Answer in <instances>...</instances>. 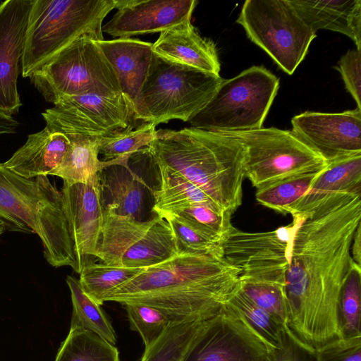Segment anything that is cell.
Instances as JSON below:
<instances>
[{
  "mask_svg": "<svg viewBox=\"0 0 361 361\" xmlns=\"http://www.w3.org/2000/svg\"><path fill=\"white\" fill-rule=\"evenodd\" d=\"M361 224V191L336 193L305 215L297 228L285 276L286 326L314 351L341 338L337 307Z\"/></svg>",
  "mask_w": 361,
  "mask_h": 361,
  "instance_id": "obj_1",
  "label": "cell"
},
{
  "mask_svg": "<svg viewBox=\"0 0 361 361\" xmlns=\"http://www.w3.org/2000/svg\"><path fill=\"white\" fill-rule=\"evenodd\" d=\"M240 270L224 257L181 251L145 268L105 299L154 307L174 323L204 321L217 314L238 283Z\"/></svg>",
  "mask_w": 361,
  "mask_h": 361,
  "instance_id": "obj_2",
  "label": "cell"
},
{
  "mask_svg": "<svg viewBox=\"0 0 361 361\" xmlns=\"http://www.w3.org/2000/svg\"><path fill=\"white\" fill-rule=\"evenodd\" d=\"M146 148L155 165L180 173L222 210L233 214L240 206L245 149L236 139L193 127L160 129Z\"/></svg>",
  "mask_w": 361,
  "mask_h": 361,
  "instance_id": "obj_3",
  "label": "cell"
},
{
  "mask_svg": "<svg viewBox=\"0 0 361 361\" xmlns=\"http://www.w3.org/2000/svg\"><path fill=\"white\" fill-rule=\"evenodd\" d=\"M0 223L5 230L37 234L49 264L78 273L62 193L47 176L26 178L0 163Z\"/></svg>",
  "mask_w": 361,
  "mask_h": 361,
  "instance_id": "obj_4",
  "label": "cell"
},
{
  "mask_svg": "<svg viewBox=\"0 0 361 361\" xmlns=\"http://www.w3.org/2000/svg\"><path fill=\"white\" fill-rule=\"evenodd\" d=\"M120 0H33L21 59L31 74L76 39L103 40L102 23Z\"/></svg>",
  "mask_w": 361,
  "mask_h": 361,
  "instance_id": "obj_5",
  "label": "cell"
},
{
  "mask_svg": "<svg viewBox=\"0 0 361 361\" xmlns=\"http://www.w3.org/2000/svg\"><path fill=\"white\" fill-rule=\"evenodd\" d=\"M279 87V78L262 66H251L223 80L212 98L188 122L214 133L259 129Z\"/></svg>",
  "mask_w": 361,
  "mask_h": 361,
  "instance_id": "obj_6",
  "label": "cell"
},
{
  "mask_svg": "<svg viewBox=\"0 0 361 361\" xmlns=\"http://www.w3.org/2000/svg\"><path fill=\"white\" fill-rule=\"evenodd\" d=\"M31 83L53 104L61 97L86 93H121L116 75L97 41L74 40L35 71Z\"/></svg>",
  "mask_w": 361,
  "mask_h": 361,
  "instance_id": "obj_7",
  "label": "cell"
},
{
  "mask_svg": "<svg viewBox=\"0 0 361 361\" xmlns=\"http://www.w3.org/2000/svg\"><path fill=\"white\" fill-rule=\"evenodd\" d=\"M223 80L154 53L142 90L147 123L188 122L210 101Z\"/></svg>",
  "mask_w": 361,
  "mask_h": 361,
  "instance_id": "obj_8",
  "label": "cell"
},
{
  "mask_svg": "<svg viewBox=\"0 0 361 361\" xmlns=\"http://www.w3.org/2000/svg\"><path fill=\"white\" fill-rule=\"evenodd\" d=\"M180 250L168 221L157 215L142 221L104 208L96 258L103 263L147 268L178 255Z\"/></svg>",
  "mask_w": 361,
  "mask_h": 361,
  "instance_id": "obj_9",
  "label": "cell"
},
{
  "mask_svg": "<svg viewBox=\"0 0 361 361\" xmlns=\"http://www.w3.org/2000/svg\"><path fill=\"white\" fill-rule=\"evenodd\" d=\"M237 23L286 73L292 75L317 37L289 0H247Z\"/></svg>",
  "mask_w": 361,
  "mask_h": 361,
  "instance_id": "obj_10",
  "label": "cell"
},
{
  "mask_svg": "<svg viewBox=\"0 0 361 361\" xmlns=\"http://www.w3.org/2000/svg\"><path fill=\"white\" fill-rule=\"evenodd\" d=\"M224 134L245 147V176L257 190L295 175L322 171L329 164L291 130L271 127Z\"/></svg>",
  "mask_w": 361,
  "mask_h": 361,
  "instance_id": "obj_11",
  "label": "cell"
},
{
  "mask_svg": "<svg viewBox=\"0 0 361 361\" xmlns=\"http://www.w3.org/2000/svg\"><path fill=\"white\" fill-rule=\"evenodd\" d=\"M305 216L274 231L250 233L234 226L223 240L224 258L240 270L238 279L285 284L295 231Z\"/></svg>",
  "mask_w": 361,
  "mask_h": 361,
  "instance_id": "obj_12",
  "label": "cell"
},
{
  "mask_svg": "<svg viewBox=\"0 0 361 361\" xmlns=\"http://www.w3.org/2000/svg\"><path fill=\"white\" fill-rule=\"evenodd\" d=\"M42 115L56 131L94 137L124 130L136 121L133 105L122 93L61 97Z\"/></svg>",
  "mask_w": 361,
  "mask_h": 361,
  "instance_id": "obj_13",
  "label": "cell"
},
{
  "mask_svg": "<svg viewBox=\"0 0 361 361\" xmlns=\"http://www.w3.org/2000/svg\"><path fill=\"white\" fill-rule=\"evenodd\" d=\"M226 304L204 321L185 361H267L274 350Z\"/></svg>",
  "mask_w": 361,
  "mask_h": 361,
  "instance_id": "obj_14",
  "label": "cell"
},
{
  "mask_svg": "<svg viewBox=\"0 0 361 361\" xmlns=\"http://www.w3.org/2000/svg\"><path fill=\"white\" fill-rule=\"evenodd\" d=\"M291 132L329 163L361 154V109L305 111L291 119Z\"/></svg>",
  "mask_w": 361,
  "mask_h": 361,
  "instance_id": "obj_15",
  "label": "cell"
},
{
  "mask_svg": "<svg viewBox=\"0 0 361 361\" xmlns=\"http://www.w3.org/2000/svg\"><path fill=\"white\" fill-rule=\"evenodd\" d=\"M61 191L80 274L90 258H96L101 240L104 205L99 176L85 183L63 182Z\"/></svg>",
  "mask_w": 361,
  "mask_h": 361,
  "instance_id": "obj_16",
  "label": "cell"
},
{
  "mask_svg": "<svg viewBox=\"0 0 361 361\" xmlns=\"http://www.w3.org/2000/svg\"><path fill=\"white\" fill-rule=\"evenodd\" d=\"M32 3L6 0L0 4V111L8 116L22 106L17 85Z\"/></svg>",
  "mask_w": 361,
  "mask_h": 361,
  "instance_id": "obj_17",
  "label": "cell"
},
{
  "mask_svg": "<svg viewBox=\"0 0 361 361\" xmlns=\"http://www.w3.org/2000/svg\"><path fill=\"white\" fill-rule=\"evenodd\" d=\"M195 0H120L102 32L114 37L162 32L191 20Z\"/></svg>",
  "mask_w": 361,
  "mask_h": 361,
  "instance_id": "obj_18",
  "label": "cell"
},
{
  "mask_svg": "<svg viewBox=\"0 0 361 361\" xmlns=\"http://www.w3.org/2000/svg\"><path fill=\"white\" fill-rule=\"evenodd\" d=\"M97 42L116 75L121 93L133 105L135 119L147 123L142 90L154 55L152 43L133 38Z\"/></svg>",
  "mask_w": 361,
  "mask_h": 361,
  "instance_id": "obj_19",
  "label": "cell"
},
{
  "mask_svg": "<svg viewBox=\"0 0 361 361\" xmlns=\"http://www.w3.org/2000/svg\"><path fill=\"white\" fill-rule=\"evenodd\" d=\"M153 52L169 61L219 75L220 62L214 43L202 37L187 20L160 33Z\"/></svg>",
  "mask_w": 361,
  "mask_h": 361,
  "instance_id": "obj_20",
  "label": "cell"
},
{
  "mask_svg": "<svg viewBox=\"0 0 361 361\" xmlns=\"http://www.w3.org/2000/svg\"><path fill=\"white\" fill-rule=\"evenodd\" d=\"M69 146L70 140L65 134L46 125L42 130L30 134L25 143L3 164L26 178L51 175Z\"/></svg>",
  "mask_w": 361,
  "mask_h": 361,
  "instance_id": "obj_21",
  "label": "cell"
},
{
  "mask_svg": "<svg viewBox=\"0 0 361 361\" xmlns=\"http://www.w3.org/2000/svg\"><path fill=\"white\" fill-rule=\"evenodd\" d=\"M296 13L315 32L343 34L361 50V0H289Z\"/></svg>",
  "mask_w": 361,
  "mask_h": 361,
  "instance_id": "obj_22",
  "label": "cell"
},
{
  "mask_svg": "<svg viewBox=\"0 0 361 361\" xmlns=\"http://www.w3.org/2000/svg\"><path fill=\"white\" fill-rule=\"evenodd\" d=\"M360 191L361 154L330 162L308 191L290 207L289 214L293 217L305 216L336 193Z\"/></svg>",
  "mask_w": 361,
  "mask_h": 361,
  "instance_id": "obj_23",
  "label": "cell"
},
{
  "mask_svg": "<svg viewBox=\"0 0 361 361\" xmlns=\"http://www.w3.org/2000/svg\"><path fill=\"white\" fill-rule=\"evenodd\" d=\"M63 134L68 137L70 146L61 164L51 175L60 177L64 183H85L109 166L128 165L129 160L100 161L99 137Z\"/></svg>",
  "mask_w": 361,
  "mask_h": 361,
  "instance_id": "obj_24",
  "label": "cell"
},
{
  "mask_svg": "<svg viewBox=\"0 0 361 361\" xmlns=\"http://www.w3.org/2000/svg\"><path fill=\"white\" fill-rule=\"evenodd\" d=\"M156 166L160 176L159 188L154 192L152 208L156 215L162 216L197 204L220 208L202 189L180 173L167 166Z\"/></svg>",
  "mask_w": 361,
  "mask_h": 361,
  "instance_id": "obj_25",
  "label": "cell"
},
{
  "mask_svg": "<svg viewBox=\"0 0 361 361\" xmlns=\"http://www.w3.org/2000/svg\"><path fill=\"white\" fill-rule=\"evenodd\" d=\"M111 171L100 179L101 190H106L110 202L104 208L116 214L139 220L143 203L142 183L128 165H112Z\"/></svg>",
  "mask_w": 361,
  "mask_h": 361,
  "instance_id": "obj_26",
  "label": "cell"
},
{
  "mask_svg": "<svg viewBox=\"0 0 361 361\" xmlns=\"http://www.w3.org/2000/svg\"><path fill=\"white\" fill-rule=\"evenodd\" d=\"M204 321L170 324L161 336L145 348L140 361H185L194 346Z\"/></svg>",
  "mask_w": 361,
  "mask_h": 361,
  "instance_id": "obj_27",
  "label": "cell"
},
{
  "mask_svg": "<svg viewBox=\"0 0 361 361\" xmlns=\"http://www.w3.org/2000/svg\"><path fill=\"white\" fill-rule=\"evenodd\" d=\"M73 305L70 329L93 333L108 343H116L115 331L102 310L83 290L79 281L66 277Z\"/></svg>",
  "mask_w": 361,
  "mask_h": 361,
  "instance_id": "obj_28",
  "label": "cell"
},
{
  "mask_svg": "<svg viewBox=\"0 0 361 361\" xmlns=\"http://www.w3.org/2000/svg\"><path fill=\"white\" fill-rule=\"evenodd\" d=\"M225 304L238 313L273 349L281 347L288 329L275 317L252 302L238 284Z\"/></svg>",
  "mask_w": 361,
  "mask_h": 361,
  "instance_id": "obj_29",
  "label": "cell"
},
{
  "mask_svg": "<svg viewBox=\"0 0 361 361\" xmlns=\"http://www.w3.org/2000/svg\"><path fill=\"white\" fill-rule=\"evenodd\" d=\"M144 269L90 262L83 267L78 281L84 291L101 306L110 293Z\"/></svg>",
  "mask_w": 361,
  "mask_h": 361,
  "instance_id": "obj_30",
  "label": "cell"
},
{
  "mask_svg": "<svg viewBox=\"0 0 361 361\" xmlns=\"http://www.w3.org/2000/svg\"><path fill=\"white\" fill-rule=\"evenodd\" d=\"M54 361H121L117 348L96 334L70 329Z\"/></svg>",
  "mask_w": 361,
  "mask_h": 361,
  "instance_id": "obj_31",
  "label": "cell"
},
{
  "mask_svg": "<svg viewBox=\"0 0 361 361\" xmlns=\"http://www.w3.org/2000/svg\"><path fill=\"white\" fill-rule=\"evenodd\" d=\"M323 170L295 175L258 189L256 200L269 209L288 214L290 207L308 191Z\"/></svg>",
  "mask_w": 361,
  "mask_h": 361,
  "instance_id": "obj_32",
  "label": "cell"
},
{
  "mask_svg": "<svg viewBox=\"0 0 361 361\" xmlns=\"http://www.w3.org/2000/svg\"><path fill=\"white\" fill-rule=\"evenodd\" d=\"M156 125L142 123L136 127L135 123L127 128L106 136L99 137V151L104 161L129 160L130 157L147 147L157 135Z\"/></svg>",
  "mask_w": 361,
  "mask_h": 361,
  "instance_id": "obj_33",
  "label": "cell"
},
{
  "mask_svg": "<svg viewBox=\"0 0 361 361\" xmlns=\"http://www.w3.org/2000/svg\"><path fill=\"white\" fill-rule=\"evenodd\" d=\"M361 267L352 262L342 286L337 307L341 338L361 336Z\"/></svg>",
  "mask_w": 361,
  "mask_h": 361,
  "instance_id": "obj_34",
  "label": "cell"
},
{
  "mask_svg": "<svg viewBox=\"0 0 361 361\" xmlns=\"http://www.w3.org/2000/svg\"><path fill=\"white\" fill-rule=\"evenodd\" d=\"M166 215L179 216L221 243L233 226L231 223V214L208 204L192 205Z\"/></svg>",
  "mask_w": 361,
  "mask_h": 361,
  "instance_id": "obj_35",
  "label": "cell"
},
{
  "mask_svg": "<svg viewBox=\"0 0 361 361\" xmlns=\"http://www.w3.org/2000/svg\"><path fill=\"white\" fill-rule=\"evenodd\" d=\"M238 286L252 302L275 317L287 328L285 284L238 279Z\"/></svg>",
  "mask_w": 361,
  "mask_h": 361,
  "instance_id": "obj_36",
  "label": "cell"
},
{
  "mask_svg": "<svg viewBox=\"0 0 361 361\" xmlns=\"http://www.w3.org/2000/svg\"><path fill=\"white\" fill-rule=\"evenodd\" d=\"M130 329L141 336L145 348L154 342L171 324V319L161 310L146 305H123Z\"/></svg>",
  "mask_w": 361,
  "mask_h": 361,
  "instance_id": "obj_37",
  "label": "cell"
},
{
  "mask_svg": "<svg viewBox=\"0 0 361 361\" xmlns=\"http://www.w3.org/2000/svg\"><path fill=\"white\" fill-rule=\"evenodd\" d=\"M161 217L169 224L181 251L224 257L221 243L217 240L194 228L179 216L164 215Z\"/></svg>",
  "mask_w": 361,
  "mask_h": 361,
  "instance_id": "obj_38",
  "label": "cell"
},
{
  "mask_svg": "<svg viewBox=\"0 0 361 361\" xmlns=\"http://www.w3.org/2000/svg\"><path fill=\"white\" fill-rule=\"evenodd\" d=\"M316 361H361V336L339 338L314 350Z\"/></svg>",
  "mask_w": 361,
  "mask_h": 361,
  "instance_id": "obj_39",
  "label": "cell"
},
{
  "mask_svg": "<svg viewBox=\"0 0 361 361\" xmlns=\"http://www.w3.org/2000/svg\"><path fill=\"white\" fill-rule=\"evenodd\" d=\"M336 69L341 73L346 90L361 109V50H348L340 59Z\"/></svg>",
  "mask_w": 361,
  "mask_h": 361,
  "instance_id": "obj_40",
  "label": "cell"
},
{
  "mask_svg": "<svg viewBox=\"0 0 361 361\" xmlns=\"http://www.w3.org/2000/svg\"><path fill=\"white\" fill-rule=\"evenodd\" d=\"M267 361H316L314 351L300 343L287 329L283 345L271 352Z\"/></svg>",
  "mask_w": 361,
  "mask_h": 361,
  "instance_id": "obj_41",
  "label": "cell"
},
{
  "mask_svg": "<svg viewBox=\"0 0 361 361\" xmlns=\"http://www.w3.org/2000/svg\"><path fill=\"white\" fill-rule=\"evenodd\" d=\"M352 259L358 266L361 267V224L357 228L351 245Z\"/></svg>",
  "mask_w": 361,
  "mask_h": 361,
  "instance_id": "obj_42",
  "label": "cell"
},
{
  "mask_svg": "<svg viewBox=\"0 0 361 361\" xmlns=\"http://www.w3.org/2000/svg\"><path fill=\"white\" fill-rule=\"evenodd\" d=\"M5 231L4 225L0 223V236L3 234L4 231Z\"/></svg>",
  "mask_w": 361,
  "mask_h": 361,
  "instance_id": "obj_43",
  "label": "cell"
}]
</instances>
